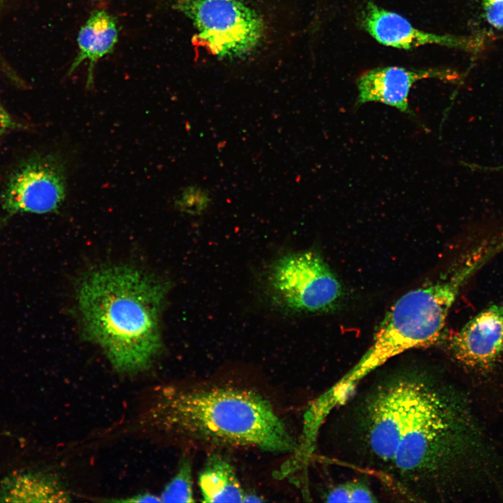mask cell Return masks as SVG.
Here are the masks:
<instances>
[{
  "instance_id": "obj_13",
  "label": "cell",
  "mask_w": 503,
  "mask_h": 503,
  "mask_svg": "<svg viewBox=\"0 0 503 503\" xmlns=\"http://www.w3.org/2000/svg\"><path fill=\"white\" fill-rule=\"evenodd\" d=\"M198 486L205 502H242L245 495L233 465L217 453L207 458Z\"/></svg>"
},
{
  "instance_id": "obj_16",
  "label": "cell",
  "mask_w": 503,
  "mask_h": 503,
  "mask_svg": "<svg viewBox=\"0 0 503 503\" xmlns=\"http://www.w3.org/2000/svg\"><path fill=\"white\" fill-rule=\"evenodd\" d=\"M328 502H374L377 500L370 487L362 481L340 483L326 493Z\"/></svg>"
},
{
  "instance_id": "obj_2",
  "label": "cell",
  "mask_w": 503,
  "mask_h": 503,
  "mask_svg": "<svg viewBox=\"0 0 503 503\" xmlns=\"http://www.w3.org/2000/svg\"><path fill=\"white\" fill-rule=\"evenodd\" d=\"M167 286L128 265L92 271L78 286L85 335L118 371L150 366L161 347V316Z\"/></svg>"
},
{
  "instance_id": "obj_4",
  "label": "cell",
  "mask_w": 503,
  "mask_h": 503,
  "mask_svg": "<svg viewBox=\"0 0 503 503\" xmlns=\"http://www.w3.org/2000/svg\"><path fill=\"white\" fill-rule=\"evenodd\" d=\"M485 258L472 256L444 277L400 298L387 312L365 354L324 393L328 402L340 406L362 380L388 360L435 343L442 335L461 288Z\"/></svg>"
},
{
  "instance_id": "obj_5",
  "label": "cell",
  "mask_w": 503,
  "mask_h": 503,
  "mask_svg": "<svg viewBox=\"0 0 503 503\" xmlns=\"http://www.w3.org/2000/svg\"><path fill=\"white\" fill-rule=\"evenodd\" d=\"M262 286L268 304L289 315L328 312L342 296L337 277L312 249L287 252L275 258L265 270Z\"/></svg>"
},
{
  "instance_id": "obj_12",
  "label": "cell",
  "mask_w": 503,
  "mask_h": 503,
  "mask_svg": "<svg viewBox=\"0 0 503 503\" xmlns=\"http://www.w3.org/2000/svg\"><path fill=\"white\" fill-rule=\"evenodd\" d=\"M69 495L55 477L27 472L6 478L0 487L3 502H67Z\"/></svg>"
},
{
  "instance_id": "obj_7",
  "label": "cell",
  "mask_w": 503,
  "mask_h": 503,
  "mask_svg": "<svg viewBox=\"0 0 503 503\" xmlns=\"http://www.w3.org/2000/svg\"><path fill=\"white\" fill-rule=\"evenodd\" d=\"M66 192V170L62 158L39 154L20 163L8 177L1 196L0 224L22 214L57 211Z\"/></svg>"
},
{
  "instance_id": "obj_1",
  "label": "cell",
  "mask_w": 503,
  "mask_h": 503,
  "mask_svg": "<svg viewBox=\"0 0 503 503\" xmlns=\"http://www.w3.org/2000/svg\"><path fill=\"white\" fill-rule=\"evenodd\" d=\"M353 397L347 434L353 458L409 497L447 501L476 478L493 477L490 441L468 398L442 375L400 369Z\"/></svg>"
},
{
  "instance_id": "obj_17",
  "label": "cell",
  "mask_w": 503,
  "mask_h": 503,
  "mask_svg": "<svg viewBox=\"0 0 503 503\" xmlns=\"http://www.w3.org/2000/svg\"><path fill=\"white\" fill-rule=\"evenodd\" d=\"M483 9L488 22L503 29V0H483Z\"/></svg>"
},
{
  "instance_id": "obj_6",
  "label": "cell",
  "mask_w": 503,
  "mask_h": 503,
  "mask_svg": "<svg viewBox=\"0 0 503 503\" xmlns=\"http://www.w3.org/2000/svg\"><path fill=\"white\" fill-rule=\"evenodd\" d=\"M174 6L192 21L198 40L218 57L245 56L263 38L261 17L238 0H177Z\"/></svg>"
},
{
  "instance_id": "obj_8",
  "label": "cell",
  "mask_w": 503,
  "mask_h": 503,
  "mask_svg": "<svg viewBox=\"0 0 503 503\" xmlns=\"http://www.w3.org/2000/svg\"><path fill=\"white\" fill-rule=\"evenodd\" d=\"M449 346L453 358L464 368L491 370L503 357V303L476 314L451 338Z\"/></svg>"
},
{
  "instance_id": "obj_18",
  "label": "cell",
  "mask_w": 503,
  "mask_h": 503,
  "mask_svg": "<svg viewBox=\"0 0 503 503\" xmlns=\"http://www.w3.org/2000/svg\"><path fill=\"white\" fill-rule=\"evenodd\" d=\"M19 122L0 101V137L4 134L22 128Z\"/></svg>"
},
{
  "instance_id": "obj_3",
  "label": "cell",
  "mask_w": 503,
  "mask_h": 503,
  "mask_svg": "<svg viewBox=\"0 0 503 503\" xmlns=\"http://www.w3.org/2000/svg\"><path fill=\"white\" fill-rule=\"evenodd\" d=\"M158 426L201 442L292 453L297 442L270 402L252 390L224 385L168 388L149 414Z\"/></svg>"
},
{
  "instance_id": "obj_10",
  "label": "cell",
  "mask_w": 503,
  "mask_h": 503,
  "mask_svg": "<svg viewBox=\"0 0 503 503\" xmlns=\"http://www.w3.org/2000/svg\"><path fill=\"white\" fill-rule=\"evenodd\" d=\"M358 22L378 43L398 49L411 50L430 44L448 47L464 45L460 38L422 31L404 16L379 6L373 0H365Z\"/></svg>"
},
{
  "instance_id": "obj_11",
  "label": "cell",
  "mask_w": 503,
  "mask_h": 503,
  "mask_svg": "<svg viewBox=\"0 0 503 503\" xmlns=\"http://www.w3.org/2000/svg\"><path fill=\"white\" fill-rule=\"evenodd\" d=\"M118 38L115 19L105 10H96L81 27L78 36V52L68 71L73 73L83 61H89L87 85L93 81L96 63L110 53Z\"/></svg>"
},
{
  "instance_id": "obj_20",
  "label": "cell",
  "mask_w": 503,
  "mask_h": 503,
  "mask_svg": "<svg viewBox=\"0 0 503 503\" xmlns=\"http://www.w3.org/2000/svg\"><path fill=\"white\" fill-rule=\"evenodd\" d=\"M262 501L263 500L259 496L252 493L246 494L245 493L242 499V502H258Z\"/></svg>"
},
{
  "instance_id": "obj_15",
  "label": "cell",
  "mask_w": 503,
  "mask_h": 503,
  "mask_svg": "<svg viewBox=\"0 0 503 503\" xmlns=\"http://www.w3.org/2000/svg\"><path fill=\"white\" fill-rule=\"evenodd\" d=\"M162 502H194L192 468L189 459H183L175 476L159 497Z\"/></svg>"
},
{
  "instance_id": "obj_19",
  "label": "cell",
  "mask_w": 503,
  "mask_h": 503,
  "mask_svg": "<svg viewBox=\"0 0 503 503\" xmlns=\"http://www.w3.org/2000/svg\"><path fill=\"white\" fill-rule=\"evenodd\" d=\"M122 502H161L159 497L150 493H143L126 497V499L112 500Z\"/></svg>"
},
{
  "instance_id": "obj_14",
  "label": "cell",
  "mask_w": 503,
  "mask_h": 503,
  "mask_svg": "<svg viewBox=\"0 0 503 503\" xmlns=\"http://www.w3.org/2000/svg\"><path fill=\"white\" fill-rule=\"evenodd\" d=\"M215 203V195L208 187L193 184L184 187L175 199L177 208L192 216L208 213Z\"/></svg>"
},
{
  "instance_id": "obj_9",
  "label": "cell",
  "mask_w": 503,
  "mask_h": 503,
  "mask_svg": "<svg viewBox=\"0 0 503 503\" xmlns=\"http://www.w3.org/2000/svg\"><path fill=\"white\" fill-rule=\"evenodd\" d=\"M454 73L439 68H406L390 66L374 68L363 73L357 79L356 105L378 102L415 117L409 104V95L414 83L428 78L453 80Z\"/></svg>"
}]
</instances>
